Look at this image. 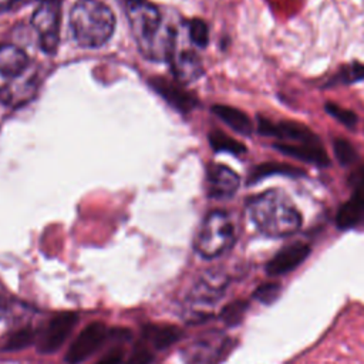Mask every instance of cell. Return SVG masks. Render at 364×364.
Wrapping results in <instances>:
<instances>
[{"mask_svg": "<svg viewBox=\"0 0 364 364\" xmlns=\"http://www.w3.org/2000/svg\"><path fill=\"white\" fill-rule=\"evenodd\" d=\"M326 108V112L330 114L331 117H334L338 122H341L343 125H346L347 128H354L357 125V115L355 112L344 108V107H340L334 102H327L324 105Z\"/></svg>", "mask_w": 364, "mask_h": 364, "instance_id": "cell-26", "label": "cell"}, {"mask_svg": "<svg viewBox=\"0 0 364 364\" xmlns=\"http://www.w3.org/2000/svg\"><path fill=\"white\" fill-rule=\"evenodd\" d=\"M142 341L156 351L169 348L182 337V331L171 324H149L142 330Z\"/></svg>", "mask_w": 364, "mask_h": 364, "instance_id": "cell-17", "label": "cell"}, {"mask_svg": "<svg viewBox=\"0 0 364 364\" xmlns=\"http://www.w3.org/2000/svg\"><path fill=\"white\" fill-rule=\"evenodd\" d=\"M212 111L218 118H220L233 131H236L242 135H250L252 134V129H253L252 121L247 117V114H245L239 108L218 104V105L212 107Z\"/></svg>", "mask_w": 364, "mask_h": 364, "instance_id": "cell-19", "label": "cell"}, {"mask_svg": "<svg viewBox=\"0 0 364 364\" xmlns=\"http://www.w3.org/2000/svg\"><path fill=\"white\" fill-rule=\"evenodd\" d=\"M228 283L229 279L225 273L216 270L205 272L189 293L191 306L196 309L199 314L212 309L223 297Z\"/></svg>", "mask_w": 364, "mask_h": 364, "instance_id": "cell-9", "label": "cell"}, {"mask_svg": "<svg viewBox=\"0 0 364 364\" xmlns=\"http://www.w3.org/2000/svg\"><path fill=\"white\" fill-rule=\"evenodd\" d=\"M20 0H0V11L10 10L13 6H16Z\"/></svg>", "mask_w": 364, "mask_h": 364, "instance_id": "cell-30", "label": "cell"}, {"mask_svg": "<svg viewBox=\"0 0 364 364\" xmlns=\"http://www.w3.org/2000/svg\"><path fill=\"white\" fill-rule=\"evenodd\" d=\"M152 87L164 97V100H166L176 109L189 111L196 105V98L193 97V94L185 91L182 87L175 85L168 80L155 78L152 81Z\"/></svg>", "mask_w": 364, "mask_h": 364, "instance_id": "cell-16", "label": "cell"}, {"mask_svg": "<svg viewBox=\"0 0 364 364\" xmlns=\"http://www.w3.org/2000/svg\"><path fill=\"white\" fill-rule=\"evenodd\" d=\"M257 131L262 135L276 136L280 141H290L291 144H317L320 142L318 136L311 132L307 127L291 122V121H282V122H272L266 118L257 119Z\"/></svg>", "mask_w": 364, "mask_h": 364, "instance_id": "cell-10", "label": "cell"}, {"mask_svg": "<svg viewBox=\"0 0 364 364\" xmlns=\"http://www.w3.org/2000/svg\"><path fill=\"white\" fill-rule=\"evenodd\" d=\"M233 347L230 337L222 331L205 333L182 348L185 364H220Z\"/></svg>", "mask_w": 364, "mask_h": 364, "instance_id": "cell-5", "label": "cell"}, {"mask_svg": "<svg viewBox=\"0 0 364 364\" xmlns=\"http://www.w3.org/2000/svg\"><path fill=\"white\" fill-rule=\"evenodd\" d=\"M125 13L141 54L151 60L169 58L176 31L164 27L159 9L148 0H125Z\"/></svg>", "mask_w": 364, "mask_h": 364, "instance_id": "cell-1", "label": "cell"}, {"mask_svg": "<svg viewBox=\"0 0 364 364\" xmlns=\"http://www.w3.org/2000/svg\"><path fill=\"white\" fill-rule=\"evenodd\" d=\"M74 40L87 48L105 44L115 30V14L100 0H77L70 9Z\"/></svg>", "mask_w": 364, "mask_h": 364, "instance_id": "cell-3", "label": "cell"}, {"mask_svg": "<svg viewBox=\"0 0 364 364\" xmlns=\"http://www.w3.org/2000/svg\"><path fill=\"white\" fill-rule=\"evenodd\" d=\"M333 149H334L336 159L343 166H348L357 161L355 148L344 138H336L333 142Z\"/></svg>", "mask_w": 364, "mask_h": 364, "instance_id": "cell-24", "label": "cell"}, {"mask_svg": "<svg viewBox=\"0 0 364 364\" xmlns=\"http://www.w3.org/2000/svg\"><path fill=\"white\" fill-rule=\"evenodd\" d=\"M310 255V246L304 242H294L282 247L267 263L266 273L269 276L287 274L297 269Z\"/></svg>", "mask_w": 364, "mask_h": 364, "instance_id": "cell-12", "label": "cell"}, {"mask_svg": "<svg viewBox=\"0 0 364 364\" xmlns=\"http://www.w3.org/2000/svg\"><path fill=\"white\" fill-rule=\"evenodd\" d=\"M37 341V333L31 328V327H23L16 330L14 333H11L4 346L3 350L7 353H13V351H20L27 348L28 346L34 344Z\"/></svg>", "mask_w": 364, "mask_h": 364, "instance_id": "cell-21", "label": "cell"}, {"mask_svg": "<svg viewBox=\"0 0 364 364\" xmlns=\"http://www.w3.org/2000/svg\"><path fill=\"white\" fill-rule=\"evenodd\" d=\"M124 350L121 347H114L111 348L107 354H104L97 364H122L124 361Z\"/></svg>", "mask_w": 364, "mask_h": 364, "instance_id": "cell-29", "label": "cell"}, {"mask_svg": "<svg viewBox=\"0 0 364 364\" xmlns=\"http://www.w3.org/2000/svg\"><path fill=\"white\" fill-rule=\"evenodd\" d=\"M284 175L290 178H301L306 175L304 169L289 165V164H280V162H263L256 165L250 172L247 178V183H256L263 178L272 176V175Z\"/></svg>", "mask_w": 364, "mask_h": 364, "instance_id": "cell-20", "label": "cell"}, {"mask_svg": "<svg viewBox=\"0 0 364 364\" xmlns=\"http://www.w3.org/2000/svg\"><path fill=\"white\" fill-rule=\"evenodd\" d=\"M188 33H189V38L191 41L203 48L208 46L209 43V28L206 26V23L200 18H192L188 23Z\"/></svg>", "mask_w": 364, "mask_h": 364, "instance_id": "cell-25", "label": "cell"}, {"mask_svg": "<svg viewBox=\"0 0 364 364\" xmlns=\"http://www.w3.org/2000/svg\"><path fill=\"white\" fill-rule=\"evenodd\" d=\"M274 148L287 156L296 158L303 162L314 164L317 166H327L330 164L327 152L324 151V148L321 146L320 142H317V144L279 142L274 145Z\"/></svg>", "mask_w": 364, "mask_h": 364, "instance_id": "cell-14", "label": "cell"}, {"mask_svg": "<svg viewBox=\"0 0 364 364\" xmlns=\"http://www.w3.org/2000/svg\"><path fill=\"white\" fill-rule=\"evenodd\" d=\"M28 67L27 54L17 46H0V75L9 80H16Z\"/></svg>", "mask_w": 364, "mask_h": 364, "instance_id": "cell-15", "label": "cell"}, {"mask_svg": "<svg viewBox=\"0 0 364 364\" xmlns=\"http://www.w3.org/2000/svg\"><path fill=\"white\" fill-rule=\"evenodd\" d=\"M364 220V189L354 191L350 200L343 203L337 212L336 222L340 229H351Z\"/></svg>", "mask_w": 364, "mask_h": 364, "instance_id": "cell-18", "label": "cell"}, {"mask_svg": "<svg viewBox=\"0 0 364 364\" xmlns=\"http://www.w3.org/2000/svg\"><path fill=\"white\" fill-rule=\"evenodd\" d=\"M361 80H364V65L360 63H350L334 75L331 84H354Z\"/></svg>", "mask_w": 364, "mask_h": 364, "instance_id": "cell-23", "label": "cell"}, {"mask_svg": "<svg viewBox=\"0 0 364 364\" xmlns=\"http://www.w3.org/2000/svg\"><path fill=\"white\" fill-rule=\"evenodd\" d=\"M236 240L232 216L225 210L209 212L200 223L195 239V250L203 259H216L226 253Z\"/></svg>", "mask_w": 364, "mask_h": 364, "instance_id": "cell-4", "label": "cell"}, {"mask_svg": "<svg viewBox=\"0 0 364 364\" xmlns=\"http://www.w3.org/2000/svg\"><path fill=\"white\" fill-rule=\"evenodd\" d=\"M249 216L260 233L269 237H287L301 228V215L290 198L279 189L253 196L247 203Z\"/></svg>", "mask_w": 364, "mask_h": 364, "instance_id": "cell-2", "label": "cell"}, {"mask_svg": "<svg viewBox=\"0 0 364 364\" xmlns=\"http://www.w3.org/2000/svg\"><path fill=\"white\" fill-rule=\"evenodd\" d=\"M209 144L215 151H223V152H230L235 155H240L246 152V146L236 141L235 138L220 132V131H212L209 134Z\"/></svg>", "mask_w": 364, "mask_h": 364, "instance_id": "cell-22", "label": "cell"}, {"mask_svg": "<svg viewBox=\"0 0 364 364\" xmlns=\"http://www.w3.org/2000/svg\"><path fill=\"white\" fill-rule=\"evenodd\" d=\"M152 360H154V354L151 347L145 341H141L135 346L131 354V358L128 360L127 364H151Z\"/></svg>", "mask_w": 364, "mask_h": 364, "instance_id": "cell-27", "label": "cell"}, {"mask_svg": "<svg viewBox=\"0 0 364 364\" xmlns=\"http://www.w3.org/2000/svg\"><path fill=\"white\" fill-rule=\"evenodd\" d=\"M172 71L181 82H191L199 78L203 73L202 61L192 50H172L169 58Z\"/></svg>", "mask_w": 364, "mask_h": 364, "instance_id": "cell-13", "label": "cell"}, {"mask_svg": "<svg viewBox=\"0 0 364 364\" xmlns=\"http://www.w3.org/2000/svg\"><path fill=\"white\" fill-rule=\"evenodd\" d=\"M240 178L223 164H209L206 168V192L213 199H229L239 189Z\"/></svg>", "mask_w": 364, "mask_h": 364, "instance_id": "cell-11", "label": "cell"}, {"mask_svg": "<svg viewBox=\"0 0 364 364\" xmlns=\"http://www.w3.org/2000/svg\"><path fill=\"white\" fill-rule=\"evenodd\" d=\"M38 46L46 54H54L60 40V0H40L31 16Z\"/></svg>", "mask_w": 364, "mask_h": 364, "instance_id": "cell-6", "label": "cell"}, {"mask_svg": "<svg viewBox=\"0 0 364 364\" xmlns=\"http://www.w3.org/2000/svg\"><path fill=\"white\" fill-rule=\"evenodd\" d=\"M280 294V286L274 284V283H267L260 286L256 291H255V299H257L262 303H272L277 299V296Z\"/></svg>", "mask_w": 364, "mask_h": 364, "instance_id": "cell-28", "label": "cell"}, {"mask_svg": "<svg viewBox=\"0 0 364 364\" xmlns=\"http://www.w3.org/2000/svg\"><path fill=\"white\" fill-rule=\"evenodd\" d=\"M78 323V314L74 311H61L54 314L37 334V351L40 354H53L58 351Z\"/></svg>", "mask_w": 364, "mask_h": 364, "instance_id": "cell-7", "label": "cell"}, {"mask_svg": "<svg viewBox=\"0 0 364 364\" xmlns=\"http://www.w3.org/2000/svg\"><path fill=\"white\" fill-rule=\"evenodd\" d=\"M109 334L108 327L102 321H92L85 326L74 338L65 354L67 364H81L95 354L105 343Z\"/></svg>", "mask_w": 364, "mask_h": 364, "instance_id": "cell-8", "label": "cell"}]
</instances>
